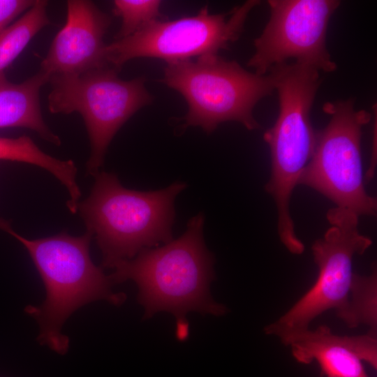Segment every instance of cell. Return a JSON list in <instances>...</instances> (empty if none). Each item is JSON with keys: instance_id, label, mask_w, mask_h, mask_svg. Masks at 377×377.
Here are the masks:
<instances>
[{"instance_id": "52a82bcc", "label": "cell", "mask_w": 377, "mask_h": 377, "mask_svg": "<svg viewBox=\"0 0 377 377\" xmlns=\"http://www.w3.org/2000/svg\"><path fill=\"white\" fill-rule=\"evenodd\" d=\"M323 109L331 118L316 132L313 154L298 184L316 190L337 207L358 216H374L377 201L364 188L360 147L362 129L371 115L355 110L351 98L326 103Z\"/></svg>"}, {"instance_id": "7a4b0ae2", "label": "cell", "mask_w": 377, "mask_h": 377, "mask_svg": "<svg viewBox=\"0 0 377 377\" xmlns=\"http://www.w3.org/2000/svg\"><path fill=\"white\" fill-rule=\"evenodd\" d=\"M94 177L90 195L77 210L96 240L103 267L114 269L144 249L173 239L174 202L186 184L176 182L158 191H140L124 187L112 172H99Z\"/></svg>"}, {"instance_id": "2e32d148", "label": "cell", "mask_w": 377, "mask_h": 377, "mask_svg": "<svg viewBox=\"0 0 377 377\" xmlns=\"http://www.w3.org/2000/svg\"><path fill=\"white\" fill-rule=\"evenodd\" d=\"M47 5L46 1L36 0L20 19L0 33V74L4 73L34 36L50 24Z\"/></svg>"}, {"instance_id": "7c38bea8", "label": "cell", "mask_w": 377, "mask_h": 377, "mask_svg": "<svg viewBox=\"0 0 377 377\" xmlns=\"http://www.w3.org/2000/svg\"><path fill=\"white\" fill-rule=\"evenodd\" d=\"M281 342L300 363L316 362L324 377H369L362 362L377 367V339L369 333L334 334L326 325L293 334Z\"/></svg>"}, {"instance_id": "6da1fadb", "label": "cell", "mask_w": 377, "mask_h": 377, "mask_svg": "<svg viewBox=\"0 0 377 377\" xmlns=\"http://www.w3.org/2000/svg\"><path fill=\"white\" fill-rule=\"evenodd\" d=\"M204 221L202 213L193 216L179 238L141 251L133 258L119 263L109 276L112 284L127 280L136 283L145 318L159 311L172 313L179 340L188 336V312L219 316L228 311L210 294V284L215 279L214 257L205 243Z\"/></svg>"}, {"instance_id": "8fae6325", "label": "cell", "mask_w": 377, "mask_h": 377, "mask_svg": "<svg viewBox=\"0 0 377 377\" xmlns=\"http://www.w3.org/2000/svg\"><path fill=\"white\" fill-rule=\"evenodd\" d=\"M110 23V17L92 1H68L66 24L54 37L40 71L50 80L110 65L103 38Z\"/></svg>"}, {"instance_id": "5b68a950", "label": "cell", "mask_w": 377, "mask_h": 377, "mask_svg": "<svg viewBox=\"0 0 377 377\" xmlns=\"http://www.w3.org/2000/svg\"><path fill=\"white\" fill-rule=\"evenodd\" d=\"M278 71L260 75L237 61L217 54L168 63L162 82L179 91L188 103L185 126L212 133L223 122L241 123L248 130L260 125L253 115L255 105L276 89Z\"/></svg>"}, {"instance_id": "30bf717a", "label": "cell", "mask_w": 377, "mask_h": 377, "mask_svg": "<svg viewBox=\"0 0 377 377\" xmlns=\"http://www.w3.org/2000/svg\"><path fill=\"white\" fill-rule=\"evenodd\" d=\"M270 17L254 40L247 66L264 75L288 59L332 72L337 68L326 47V33L337 0H269Z\"/></svg>"}, {"instance_id": "9c48e42d", "label": "cell", "mask_w": 377, "mask_h": 377, "mask_svg": "<svg viewBox=\"0 0 377 377\" xmlns=\"http://www.w3.org/2000/svg\"><path fill=\"white\" fill-rule=\"evenodd\" d=\"M259 3L260 1L249 0L221 14H210L205 6L195 16L153 21L134 34L106 45V61L119 69L126 61L140 57L171 63L193 56L217 54L238 39L249 12Z\"/></svg>"}, {"instance_id": "9a60e30c", "label": "cell", "mask_w": 377, "mask_h": 377, "mask_svg": "<svg viewBox=\"0 0 377 377\" xmlns=\"http://www.w3.org/2000/svg\"><path fill=\"white\" fill-rule=\"evenodd\" d=\"M337 316L348 327L360 325L369 327L367 333L376 336L377 332V271L376 264L369 276L354 273L347 305L338 311Z\"/></svg>"}, {"instance_id": "e0dca14e", "label": "cell", "mask_w": 377, "mask_h": 377, "mask_svg": "<svg viewBox=\"0 0 377 377\" xmlns=\"http://www.w3.org/2000/svg\"><path fill=\"white\" fill-rule=\"evenodd\" d=\"M158 0H115L113 13L121 18V26L116 40L134 34L161 16Z\"/></svg>"}, {"instance_id": "d6986e66", "label": "cell", "mask_w": 377, "mask_h": 377, "mask_svg": "<svg viewBox=\"0 0 377 377\" xmlns=\"http://www.w3.org/2000/svg\"><path fill=\"white\" fill-rule=\"evenodd\" d=\"M8 221L4 220L3 219L0 218V229L2 228L7 224Z\"/></svg>"}, {"instance_id": "4fadbf2b", "label": "cell", "mask_w": 377, "mask_h": 377, "mask_svg": "<svg viewBox=\"0 0 377 377\" xmlns=\"http://www.w3.org/2000/svg\"><path fill=\"white\" fill-rule=\"evenodd\" d=\"M49 77L40 71L19 83L0 74V128L23 127L36 132L42 138L60 145L61 140L45 123L40 107V88Z\"/></svg>"}, {"instance_id": "ac0fdd59", "label": "cell", "mask_w": 377, "mask_h": 377, "mask_svg": "<svg viewBox=\"0 0 377 377\" xmlns=\"http://www.w3.org/2000/svg\"><path fill=\"white\" fill-rule=\"evenodd\" d=\"M35 2L32 0H0V33Z\"/></svg>"}, {"instance_id": "ba28073f", "label": "cell", "mask_w": 377, "mask_h": 377, "mask_svg": "<svg viewBox=\"0 0 377 377\" xmlns=\"http://www.w3.org/2000/svg\"><path fill=\"white\" fill-rule=\"evenodd\" d=\"M358 217L353 212L334 207L327 213L331 227L311 246L318 274L312 287L283 316L267 325L264 332L281 341L309 329L316 317L330 309L341 310L348 304L355 255H362L371 239L358 230Z\"/></svg>"}, {"instance_id": "5bb4252c", "label": "cell", "mask_w": 377, "mask_h": 377, "mask_svg": "<svg viewBox=\"0 0 377 377\" xmlns=\"http://www.w3.org/2000/svg\"><path fill=\"white\" fill-rule=\"evenodd\" d=\"M0 160L27 163L47 170L66 187L69 195L68 202L72 205L78 202L81 191L76 181L77 170L75 163L45 153L29 136L0 137Z\"/></svg>"}, {"instance_id": "3957f363", "label": "cell", "mask_w": 377, "mask_h": 377, "mask_svg": "<svg viewBox=\"0 0 377 377\" xmlns=\"http://www.w3.org/2000/svg\"><path fill=\"white\" fill-rule=\"evenodd\" d=\"M3 230L27 250L45 286L46 297L43 303L25 308L39 324L37 339L41 345L65 354L69 339L61 330L74 311L96 300L119 305L126 300L124 294L112 291L110 276L91 260L89 245L93 237L90 232L87 231L79 237L61 232L29 239L15 232L10 225Z\"/></svg>"}, {"instance_id": "277c9868", "label": "cell", "mask_w": 377, "mask_h": 377, "mask_svg": "<svg viewBox=\"0 0 377 377\" xmlns=\"http://www.w3.org/2000/svg\"><path fill=\"white\" fill-rule=\"evenodd\" d=\"M276 66L279 110L274 124L264 133L272 161L271 177L265 189L276 205L281 243L291 253L300 255L304 245L295 234L290 201L314 151L316 132L311 123L310 111L321 80L319 71L304 63Z\"/></svg>"}, {"instance_id": "8992f818", "label": "cell", "mask_w": 377, "mask_h": 377, "mask_svg": "<svg viewBox=\"0 0 377 377\" xmlns=\"http://www.w3.org/2000/svg\"><path fill=\"white\" fill-rule=\"evenodd\" d=\"M111 65L78 75L50 78L48 108L52 114L80 113L91 145L87 173L95 177L119 129L141 108L152 101L144 77L123 80Z\"/></svg>"}]
</instances>
